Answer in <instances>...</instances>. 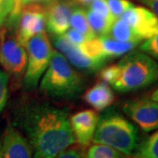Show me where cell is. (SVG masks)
Here are the masks:
<instances>
[{
	"label": "cell",
	"mask_w": 158,
	"mask_h": 158,
	"mask_svg": "<svg viewBox=\"0 0 158 158\" xmlns=\"http://www.w3.org/2000/svg\"><path fill=\"white\" fill-rule=\"evenodd\" d=\"M15 125L26 135L34 157L53 158L76 142L68 111L48 102L29 101L15 113Z\"/></svg>",
	"instance_id": "obj_1"
},
{
	"label": "cell",
	"mask_w": 158,
	"mask_h": 158,
	"mask_svg": "<svg viewBox=\"0 0 158 158\" xmlns=\"http://www.w3.org/2000/svg\"><path fill=\"white\" fill-rule=\"evenodd\" d=\"M99 70L100 80L119 92L144 89L158 81V62L141 50H131L118 63Z\"/></svg>",
	"instance_id": "obj_2"
},
{
	"label": "cell",
	"mask_w": 158,
	"mask_h": 158,
	"mask_svg": "<svg viewBox=\"0 0 158 158\" xmlns=\"http://www.w3.org/2000/svg\"><path fill=\"white\" fill-rule=\"evenodd\" d=\"M44 73L40 90L46 96L55 99H71L78 97L84 90L83 77L58 51L53 50Z\"/></svg>",
	"instance_id": "obj_3"
},
{
	"label": "cell",
	"mask_w": 158,
	"mask_h": 158,
	"mask_svg": "<svg viewBox=\"0 0 158 158\" xmlns=\"http://www.w3.org/2000/svg\"><path fill=\"white\" fill-rule=\"evenodd\" d=\"M131 156L138 146L139 135L136 127L114 109H107L98 117L92 139Z\"/></svg>",
	"instance_id": "obj_4"
},
{
	"label": "cell",
	"mask_w": 158,
	"mask_h": 158,
	"mask_svg": "<svg viewBox=\"0 0 158 158\" xmlns=\"http://www.w3.org/2000/svg\"><path fill=\"white\" fill-rule=\"evenodd\" d=\"M24 47L27 51V62L22 82L26 89L33 90L37 87L49 64L53 49L45 32L29 38Z\"/></svg>",
	"instance_id": "obj_5"
},
{
	"label": "cell",
	"mask_w": 158,
	"mask_h": 158,
	"mask_svg": "<svg viewBox=\"0 0 158 158\" xmlns=\"http://www.w3.org/2000/svg\"><path fill=\"white\" fill-rule=\"evenodd\" d=\"M27 56L25 47L8 29L0 30V65L5 70L14 89L22 83L27 69Z\"/></svg>",
	"instance_id": "obj_6"
},
{
	"label": "cell",
	"mask_w": 158,
	"mask_h": 158,
	"mask_svg": "<svg viewBox=\"0 0 158 158\" xmlns=\"http://www.w3.org/2000/svg\"><path fill=\"white\" fill-rule=\"evenodd\" d=\"M15 25L18 40L25 46L29 38L45 32L46 5L27 4L23 6Z\"/></svg>",
	"instance_id": "obj_7"
},
{
	"label": "cell",
	"mask_w": 158,
	"mask_h": 158,
	"mask_svg": "<svg viewBox=\"0 0 158 158\" xmlns=\"http://www.w3.org/2000/svg\"><path fill=\"white\" fill-rule=\"evenodd\" d=\"M123 111L144 132L158 129V101L147 98L128 100Z\"/></svg>",
	"instance_id": "obj_8"
},
{
	"label": "cell",
	"mask_w": 158,
	"mask_h": 158,
	"mask_svg": "<svg viewBox=\"0 0 158 158\" xmlns=\"http://www.w3.org/2000/svg\"><path fill=\"white\" fill-rule=\"evenodd\" d=\"M79 6L77 0H52L46 4V26L53 36L65 34L70 27V16Z\"/></svg>",
	"instance_id": "obj_9"
},
{
	"label": "cell",
	"mask_w": 158,
	"mask_h": 158,
	"mask_svg": "<svg viewBox=\"0 0 158 158\" xmlns=\"http://www.w3.org/2000/svg\"><path fill=\"white\" fill-rule=\"evenodd\" d=\"M142 40L158 34V19L149 9L131 6L120 16Z\"/></svg>",
	"instance_id": "obj_10"
},
{
	"label": "cell",
	"mask_w": 158,
	"mask_h": 158,
	"mask_svg": "<svg viewBox=\"0 0 158 158\" xmlns=\"http://www.w3.org/2000/svg\"><path fill=\"white\" fill-rule=\"evenodd\" d=\"M2 157L29 158L34 155V149L27 137L15 127L10 121L0 136Z\"/></svg>",
	"instance_id": "obj_11"
},
{
	"label": "cell",
	"mask_w": 158,
	"mask_h": 158,
	"mask_svg": "<svg viewBox=\"0 0 158 158\" xmlns=\"http://www.w3.org/2000/svg\"><path fill=\"white\" fill-rule=\"evenodd\" d=\"M54 44L65 56L70 64L87 73H93L99 70L106 62L85 56L77 46L71 43L64 35L54 36Z\"/></svg>",
	"instance_id": "obj_12"
},
{
	"label": "cell",
	"mask_w": 158,
	"mask_h": 158,
	"mask_svg": "<svg viewBox=\"0 0 158 158\" xmlns=\"http://www.w3.org/2000/svg\"><path fill=\"white\" fill-rule=\"evenodd\" d=\"M98 120V115L94 110L86 109L77 112L69 118V123L76 141L88 147L93 139Z\"/></svg>",
	"instance_id": "obj_13"
},
{
	"label": "cell",
	"mask_w": 158,
	"mask_h": 158,
	"mask_svg": "<svg viewBox=\"0 0 158 158\" xmlns=\"http://www.w3.org/2000/svg\"><path fill=\"white\" fill-rule=\"evenodd\" d=\"M83 99L94 110L102 112L113 105L114 94L107 83L100 81L85 91Z\"/></svg>",
	"instance_id": "obj_14"
},
{
	"label": "cell",
	"mask_w": 158,
	"mask_h": 158,
	"mask_svg": "<svg viewBox=\"0 0 158 158\" xmlns=\"http://www.w3.org/2000/svg\"><path fill=\"white\" fill-rule=\"evenodd\" d=\"M99 40L101 43L102 55L104 59L106 61L113 58L122 56L125 54L133 50L138 45L137 43L134 42L118 41L110 37H99Z\"/></svg>",
	"instance_id": "obj_15"
},
{
	"label": "cell",
	"mask_w": 158,
	"mask_h": 158,
	"mask_svg": "<svg viewBox=\"0 0 158 158\" xmlns=\"http://www.w3.org/2000/svg\"><path fill=\"white\" fill-rule=\"evenodd\" d=\"M107 37L122 42H134L137 44H140L142 40L121 18H118L113 22Z\"/></svg>",
	"instance_id": "obj_16"
},
{
	"label": "cell",
	"mask_w": 158,
	"mask_h": 158,
	"mask_svg": "<svg viewBox=\"0 0 158 158\" xmlns=\"http://www.w3.org/2000/svg\"><path fill=\"white\" fill-rule=\"evenodd\" d=\"M86 15L88 19V22L96 37H107L113 22L117 19H108L101 16L88 8L86 10Z\"/></svg>",
	"instance_id": "obj_17"
},
{
	"label": "cell",
	"mask_w": 158,
	"mask_h": 158,
	"mask_svg": "<svg viewBox=\"0 0 158 158\" xmlns=\"http://www.w3.org/2000/svg\"><path fill=\"white\" fill-rule=\"evenodd\" d=\"M70 26L77 31H78L79 33L84 34L88 40L96 37L88 22L86 9L83 7L77 6L74 9L70 16Z\"/></svg>",
	"instance_id": "obj_18"
},
{
	"label": "cell",
	"mask_w": 158,
	"mask_h": 158,
	"mask_svg": "<svg viewBox=\"0 0 158 158\" xmlns=\"http://www.w3.org/2000/svg\"><path fill=\"white\" fill-rule=\"evenodd\" d=\"M133 155L138 158H158V131L138 144Z\"/></svg>",
	"instance_id": "obj_19"
},
{
	"label": "cell",
	"mask_w": 158,
	"mask_h": 158,
	"mask_svg": "<svg viewBox=\"0 0 158 158\" xmlns=\"http://www.w3.org/2000/svg\"><path fill=\"white\" fill-rule=\"evenodd\" d=\"M124 154L117 149L103 143L91 144L86 150V157L88 158H118L124 157Z\"/></svg>",
	"instance_id": "obj_20"
},
{
	"label": "cell",
	"mask_w": 158,
	"mask_h": 158,
	"mask_svg": "<svg viewBox=\"0 0 158 158\" xmlns=\"http://www.w3.org/2000/svg\"><path fill=\"white\" fill-rule=\"evenodd\" d=\"M86 148L87 147L81 145L80 143L74 142L73 144L64 148L62 151L57 155L59 158H82L86 157Z\"/></svg>",
	"instance_id": "obj_21"
},
{
	"label": "cell",
	"mask_w": 158,
	"mask_h": 158,
	"mask_svg": "<svg viewBox=\"0 0 158 158\" xmlns=\"http://www.w3.org/2000/svg\"><path fill=\"white\" fill-rule=\"evenodd\" d=\"M108 8L115 18H119L127 9L133 6L128 0H106Z\"/></svg>",
	"instance_id": "obj_22"
},
{
	"label": "cell",
	"mask_w": 158,
	"mask_h": 158,
	"mask_svg": "<svg viewBox=\"0 0 158 158\" xmlns=\"http://www.w3.org/2000/svg\"><path fill=\"white\" fill-rule=\"evenodd\" d=\"M140 50L158 62V34L145 40V41L140 46Z\"/></svg>",
	"instance_id": "obj_23"
},
{
	"label": "cell",
	"mask_w": 158,
	"mask_h": 158,
	"mask_svg": "<svg viewBox=\"0 0 158 158\" xmlns=\"http://www.w3.org/2000/svg\"><path fill=\"white\" fill-rule=\"evenodd\" d=\"M86 7L91 11L97 12L98 14L104 16V17L108 18V19H118V18L114 17L111 13V11L108 8L106 0H93L89 5H87Z\"/></svg>",
	"instance_id": "obj_24"
},
{
	"label": "cell",
	"mask_w": 158,
	"mask_h": 158,
	"mask_svg": "<svg viewBox=\"0 0 158 158\" xmlns=\"http://www.w3.org/2000/svg\"><path fill=\"white\" fill-rule=\"evenodd\" d=\"M8 85H9V77L8 75L0 69V113L6 106V101L8 98Z\"/></svg>",
	"instance_id": "obj_25"
},
{
	"label": "cell",
	"mask_w": 158,
	"mask_h": 158,
	"mask_svg": "<svg viewBox=\"0 0 158 158\" xmlns=\"http://www.w3.org/2000/svg\"><path fill=\"white\" fill-rule=\"evenodd\" d=\"M67 39L75 45H79L83 42H85V40H87V38L85 37L84 34L79 33L78 31H77L76 29L71 28L69 29L68 31L63 34Z\"/></svg>",
	"instance_id": "obj_26"
},
{
	"label": "cell",
	"mask_w": 158,
	"mask_h": 158,
	"mask_svg": "<svg viewBox=\"0 0 158 158\" xmlns=\"http://www.w3.org/2000/svg\"><path fill=\"white\" fill-rule=\"evenodd\" d=\"M22 2L21 0H12V8L8 17V21L11 24H14L17 21V19L22 9Z\"/></svg>",
	"instance_id": "obj_27"
},
{
	"label": "cell",
	"mask_w": 158,
	"mask_h": 158,
	"mask_svg": "<svg viewBox=\"0 0 158 158\" xmlns=\"http://www.w3.org/2000/svg\"><path fill=\"white\" fill-rule=\"evenodd\" d=\"M11 8H12L11 4L6 3L0 0V24L1 25H3L6 20V19L9 17Z\"/></svg>",
	"instance_id": "obj_28"
},
{
	"label": "cell",
	"mask_w": 158,
	"mask_h": 158,
	"mask_svg": "<svg viewBox=\"0 0 158 158\" xmlns=\"http://www.w3.org/2000/svg\"><path fill=\"white\" fill-rule=\"evenodd\" d=\"M146 6L158 19V0H138Z\"/></svg>",
	"instance_id": "obj_29"
},
{
	"label": "cell",
	"mask_w": 158,
	"mask_h": 158,
	"mask_svg": "<svg viewBox=\"0 0 158 158\" xmlns=\"http://www.w3.org/2000/svg\"><path fill=\"white\" fill-rule=\"evenodd\" d=\"M52 0H21L22 2V6L27 5V4H42L46 5L51 2Z\"/></svg>",
	"instance_id": "obj_30"
},
{
	"label": "cell",
	"mask_w": 158,
	"mask_h": 158,
	"mask_svg": "<svg viewBox=\"0 0 158 158\" xmlns=\"http://www.w3.org/2000/svg\"><path fill=\"white\" fill-rule=\"evenodd\" d=\"M152 98L153 100H156V101H158V89L157 90H156L154 92L152 93V95H151V98Z\"/></svg>",
	"instance_id": "obj_31"
},
{
	"label": "cell",
	"mask_w": 158,
	"mask_h": 158,
	"mask_svg": "<svg viewBox=\"0 0 158 158\" xmlns=\"http://www.w3.org/2000/svg\"><path fill=\"white\" fill-rule=\"evenodd\" d=\"M3 2H6V3H9V4H11L12 5V0H1Z\"/></svg>",
	"instance_id": "obj_32"
},
{
	"label": "cell",
	"mask_w": 158,
	"mask_h": 158,
	"mask_svg": "<svg viewBox=\"0 0 158 158\" xmlns=\"http://www.w3.org/2000/svg\"><path fill=\"white\" fill-rule=\"evenodd\" d=\"M0 157H2V148H1V140H0Z\"/></svg>",
	"instance_id": "obj_33"
},
{
	"label": "cell",
	"mask_w": 158,
	"mask_h": 158,
	"mask_svg": "<svg viewBox=\"0 0 158 158\" xmlns=\"http://www.w3.org/2000/svg\"><path fill=\"white\" fill-rule=\"evenodd\" d=\"M1 26H2V25H1V24H0V27H1Z\"/></svg>",
	"instance_id": "obj_34"
}]
</instances>
